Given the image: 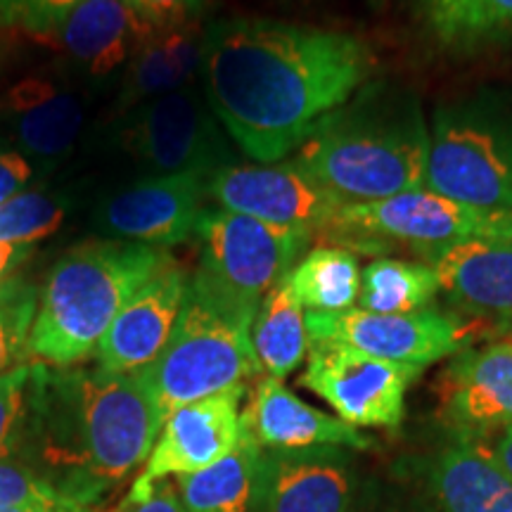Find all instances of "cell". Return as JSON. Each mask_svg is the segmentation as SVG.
Masks as SVG:
<instances>
[{
	"mask_svg": "<svg viewBox=\"0 0 512 512\" xmlns=\"http://www.w3.org/2000/svg\"><path fill=\"white\" fill-rule=\"evenodd\" d=\"M354 470L335 446L261 448L256 512H351Z\"/></svg>",
	"mask_w": 512,
	"mask_h": 512,
	"instance_id": "15",
	"label": "cell"
},
{
	"mask_svg": "<svg viewBox=\"0 0 512 512\" xmlns=\"http://www.w3.org/2000/svg\"><path fill=\"white\" fill-rule=\"evenodd\" d=\"M119 512H185V508L169 479H162L152 484L145 494H128Z\"/></svg>",
	"mask_w": 512,
	"mask_h": 512,
	"instance_id": "36",
	"label": "cell"
},
{
	"mask_svg": "<svg viewBox=\"0 0 512 512\" xmlns=\"http://www.w3.org/2000/svg\"><path fill=\"white\" fill-rule=\"evenodd\" d=\"M456 309L512 330V238H482L437 249L425 259Z\"/></svg>",
	"mask_w": 512,
	"mask_h": 512,
	"instance_id": "19",
	"label": "cell"
},
{
	"mask_svg": "<svg viewBox=\"0 0 512 512\" xmlns=\"http://www.w3.org/2000/svg\"><path fill=\"white\" fill-rule=\"evenodd\" d=\"M209 197L235 214L309 230L313 240L347 207L292 159L226 166L209 178Z\"/></svg>",
	"mask_w": 512,
	"mask_h": 512,
	"instance_id": "11",
	"label": "cell"
},
{
	"mask_svg": "<svg viewBox=\"0 0 512 512\" xmlns=\"http://www.w3.org/2000/svg\"><path fill=\"white\" fill-rule=\"evenodd\" d=\"M195 238L200 264L190 285L247 328L266 294L287 278L313 242L309 230L273 226L221 207L202 211Z\"/></svg>",
	"mask_w": 512,
	"mask_h": 512,
	"instance_id": "6",
	"label": "cell"
},
{
	"mask_svg": "<svg viewBox=\"0 0 512 512\" xmlns=\"http://www.w3.org/2000/svg\"><path fill=\"white\" fill-rule=\"evenodd\" d=\"M441 411L460 432L512 425V339L463 349L441 382Z\"/></svg>",
	"mask_w": 512,
	"mask_h": 512,
	"instance_id": "18",
	"label": "cell"
},
{
	"mask_svg": "<svg viewBox=\"0 0 512 512\" xmlns=\"http://www.w3.org/2000/svg\"><path fill=\"white\" fill-rule=\"evenodd\" d=\"M309 339H330L363 354L394 363L427 368L446 356H456L467 344V328L437 306L415 313H373L354 309L306 313Z\"/></svg>",
	"mask_w": 512,
	"mask_h": 512,
	"instance_id": "12",
	"label": "cell"
},
{
	"mask_svg": "<svg viewBox=\"0 0 512 512\" xmlns=\"http://www.w3.org/2000/svg\"><path fill=\"white\" fill-rule=\"evenodd\" d=\"M128 145L152 176H214L238 164L226 128L195 86H183L138 105Z\"/></svg>",
	"mask_w": 512,
	"mask_h": 512,
	"instance_id": "10",
	"label": "cell"
},
{
	"mask_svg": "<svg viewBox=\"0 0 512 512\" xmlns=\"http://www.w3.org/2000/svg\"><path fill=\"white\" fill-rule=\"evenodd\" d=\"M261 446L242 427L240 444L219 463L176 477L185 512H249L254 505Z\"/></svg>",
	"mask_w": 512,
	"mask_h": 512,
	"instance_id": "25",
	"label": "cell"
},
{
	"mask_svg": "<svg viewBox=\"0 0 512 512\" xmlns=\"http://www.w3.org/2000/svg\"><path fill=\"white\" fill-rule=\"evenodd\" d=\"M0 119L19 155L29 162L55 164L74 152L86 126V110L72 88L43 76H29L5 95Z\"/></svg>",
	"mask_w": 512,
	"mask_h": 512,
	"instance_id": "17",
	"label": "cell"
},
{
	"mask_svg": "<svg viewBox=\"0 0 512 512\" xmlns=\"http://www.w3.org/2000/svg\"><path fill=\"white\" fill-rule=\"evenodd\" d=\"M486 448H489L491 458L496 460L498 467L512 479V425L501 427L496 434V439L484 441Z\"/></svg>",
	"mask_w": 512,
	"mask_h": 512,
	"instance_id": "38",
	"label": "cell"
},
{
	"mask_svg": "<svg viewBox=\"0 0 512 512\" xmlns=\"http://www.w3.org/2000/svg\"><path fill=\"white\" fill-rule=\"evenodd\" d=\"M34 254V245H10V242H0V285L5 280L15 278L17 268L29 261Z\"/></svg>",
	"mask_w": 512,
	"mask_h": 512,
	"instance_id": "37",
	"label": "cell"
},
{
	"mask_svg": "<svg viewBox=\"0 0 512 512\" xmlns=\"http://www.w3.org/2000/svg\"><path fill=\"white\" fill-rule=\"evenodd\" d=\"M190 275L174 256L157 268L124 304L98 344L107 373H140L157 361L181 313Z\"/></svg>",
	"mask_w": 512,
	"mask_h": 512,
	"instance_id": "16",
	"label": "cell"
},
{
	"mask_svg": "<svg viewBox=\"0 0 512 512\" xmlns=\"http://www.w3.org/2000/svg\"><path fill=\"white\" fill-rule=\"evenodd\" d=\"M437 294H441L439 278L430 264L380 256L361 271L358 309L387 316L415 313L430 309Z\"/></svg>",
	"mask_w": 512,
	"mask_h": 512,
	"instance_id": "28",
	"label": "cell"
},
{
	"mask_svg": "<svg viewBox=\"0 0 512 512\" xmlns=\"http://www.w3.org/2000/svg\"><path fill=\"white\" fill-rule=\"evenodd\" d=\"M242 427L261 448H356L363 451L373 441L349 422L304 403L285 387L283 380L266 375L256 382L242 411Z\"/></svg>",
	"mask_w": 512,
	"mask_h": 512,
	"instance_id": "20",
	"label": "cell"
},
{
	"mask_svg": "<svg viewBox=\"0 0 512 512\" xmlns=\"http://www.w3.org/2000/svg\"><path fill=\"white\" fill-rule=\"evenodd\" d=\"M247 387L192 401L164 420L150 458L128 494H145L155 482L200 472L226 458L242 439V399Z\"/></svg>",
	"mask_w": 512,
	"mask_h": 512,
	"instance_id": "14",
	"label": "cell"
},
{
	"mask_svg": "<svg viewBox=\"0 0 512 512\" xmlns=\"http://www.w3.org/2000/svg\"><path fill=\"white\" fill-rule=\"evenodd\" d=\"M415 12L441 53L472 57L512 48V0H420Z\"/></svg>",
	"mask_w": 512,
	"mask_h": 512,
	"instance_id": "23",
	"label": "cell"
},
{
	"mask_svg": "<svg viewBox=\"0 0 512 512\" xmlns=\"http://www.w3.org/2000/svg\"><path fill=\"white\" fill-rule=\"evenodd\" d=\"M427 479L439 512H512V479L477 434L460 432L432 460Z\"/></svg>",
	"mask_w": 512,
	"mask_h": 512,
	"instance_id": "22",
	"label": "cell"
},
{
	"mask_svg": "<svg viewBox=\"0 0 512 512\" xmlns=\"http://www.w3.org/2000/svg\"><path fill=\"white\" fill-rule=\"evenodd\" d=\"M252 347L261 370L285 380L309 354L304 306L297 302L287 278L280 280L261 302L252 323Z\"/></svg>",
	"mask_w": 512,
	"mask_h": 512,
	"instance_id": "26",
	"label": "cell"
},
{
	"mask_svg": "<svg viewBox=\"0 0 512 512\" xmlns=\"http://www.w3.org/2000/svg\"><path fill=\"white\" fill-rule=\"evenodd\" d=\"M159 29L192 24L207 8V0H131Z\"/></svg>",
	"mask_w": 512,
	"mask_h": 512,
	"instance_id": "34",
	"label": "cell"
},
{
	"mask_svg": "<svg viewBox=\"0 0 512 512\" xmlns=\"http://www.w3.org/2000/svg\"><path fill=\"white\" fill-rule=\"evenodd\" d=\"M38 363H19L0 375V460H8L22 448L31 411Z\"/></svg>",
	"mask_w": 512,
	"mask_h": 512,
	"instance_id": "31",
	"label": "cell"
},
{
	"mask_svg": "<svg viewBox=\"0 0 512 512\" xmlns=\"http://www.w3.org/2000/svg\"><path fill=\"white\" fill-rule=\"evenodd\" d=\"M202 38L204 31L197 29L195 22L157 29V34L126 64L121 107L143 105L159 95L190 86L202 67Z\"/></svg>",
	"mask_w": 512,
	"mask_h": 512,
	"instance_id": "24",
	"label": "cell"
},
{
	"mask_svg": "<svg viewBox=\"0 0 512 512\" xmlns=\"http://www.w3.org/2000/svg\"><path fill=\"white\" fill-rule=\"evenodd\" d=\"M24 505L91 510L69 501L46 477L34 475L29 467L10 463V460H0V508H24Z\"/></svg>",
	"mask_w": 512,
	"mask_h": 512,
	"instance_id": "32",
	"label": "cell"
},
{
	"mask_svg": "<svg viewBox=\"0 0 512 512\" xmlns=\"http://www.w3.org/2000/svg\"><path fill=\"white\" fill-rule=\"evenodd\" d=\"M510 332V337H505V339H512V330H508Z\"/></svg>",
	"mask_w": 512,
	"mask_h": 512,
	"instance_id": "40",
	"label": "cell"
},
{
	"mask_svg": "<svg viewBox=\"0 0 512 512\" xmlns=\"http://www.w3.org/2000/svg\"><path fill=\"white\" fill-rule=\"evenodd\" d=\"M31 164L34 162L19 155L17 150L0 147V204L29 188L31 178H34V166Z\"/></svg>",
	"mask_w": 512,
	"mask_h": 512,
	"instance_id": "35",
	"label": "cell"
},
{
	"mask_svg": "<svg viewBox=\"0 0 512 512\" xmlns=\"http://www.w3.org/2000/svg\"><path fill=\"white\" fill-rule=\"evenodd\" d=\"M41 292L22 278L0 285V375L27 358V342L34 325Z\"/></svg>",
	"mask_w": 512,
	"mask_h": 512,
	"instance_id": "30",
	"label": "cell"
},
{
	"mask_svg": "<svg viewBox=\"0 0 512 512\" xmlns=\"http://www.w3.org/2000/svg\"><path fill=\"white\" fill-rule=\"evenodd\" d=\"M299 384L320 396L339 420L358 427H399L406 394L425 368L363 354L330 339H309Z\"/></svg>",
	"mask_w": 512,
	"mask_h": 512,
	"instance_id": "9",
	"label": "cell"
},
{
	"mask_svg": "<svg viewBox=\"0 0 512 512\" xmlns=\"http://www.w3.org/2000/svg\"><path fill=\"white\" fill-rule=\"evenodd\" d=\"M162 425L140 373L36 366L24 441L34 439L41 458L62 472L57 489L83 508L147 463Z\"/></svg>",
	"mask_w": 512,
	"mask_h": 512,
	"instance_id": "2",
	"label": "cell"
},
{
	"mask_svg": "<svg viewBox=\"0 0 512 512\" xmlns=\"http://www.w3.org/2000/svg\"><path fill=\"white\" fill-rule=\"evenodd\" d=\"M292 162L344 204H370L425 188L430 121L418 91L370 79L292 152Z\"/></svg>",
	"mask_w": 512,
	"mask_h": 512,
	"instance_id": "3",
	"label": "cell"
},
{
	"mask_svg": "<svg viewBox=\"0 0 512 512\" xmlns=\"http://www.w3.org/2000/svg\"><path fill=\"white\" fill-rule=\"evenodd\" d=\"M157 29L131 0H81L50 38L86 74L110 76L126 67Z\"/></svg>",
	"mask_w": 512,
	"mask_h": 512,
	"instance_id": "21",
	"label": "cell"
},
{
	"mask_svg": "<svg viewBox=\"0 0 512 512\" xmlns=\"http://www.w3.org/2000/svg\"><path fill=\"white\" fill-rule=\"evenodd\" d=\"M204 174L147 176L112 195L95 211V226L114 240L169 249L195 235L204 200L209 197Z\"/></svg>",
	"mask_w": 512,
	"mask_h": 512,
	"instance_id": "13",
	"label": "cell"
},
{
	"mask_svg": "<svg viewBox=\"0 0 512 512\" xmlns=\"http://www.w3.org/2000/svg\"><path fill=\"white\" fill-rule=\"evenodd\" d=\"M0 512H93L79 508H38V505H24V508H0Z\"/></svg>",
	"mask_w": 512,
	"mask_h": 512,
	"instance_id": "39",
	"label": "cell"
},
{
	"mask_svg": "<svg viewBox=\"0 0 512 512\" xmlns=\"http://www.w3.org/2000/svg\"><path fill=\"white\" fill-rule=\"evenodd\" d=\"M259 373L264 370L254 354L252 328L209 302L190 280L169 342L152 366L140 370L162 420Z\"/></svg>",
	"mask_w": 512,
	"mask_h": 512,
	"instance_id": "7",
	"label": "cell"
},
{
	"mask_svg": "<svg viewBox=\"0 0 512 512\" xmlns=\"http://www.w3.org/2000/svg\"><path fill=\"white\" fill-rule=\"evenodd\" d=\"M81 0H0V27L53 36Z\"/></svg>",
	"mask_w": 512,
	"mask_h": 512,
	"instance_id": "33",
	"label": "cell"
},
{
	"mask_svg": "<svg viewBox=\"0 0 512 512\" xmlns=\"http://www.w3.org/2000/svg\"><path fill=\"white\" fill-rule=\"evenodd\" d=\"M425 188L512 211V88L484 86L434 107Z\"/></svg>",
	"mask_w": 512,
	"mask_h": 512,
	"instance_id": "5",
	"label": "cell"
},
{
	"mask_svg": "<svg viewBox=\"0 0 512 512\" xmlns=\"http://www.w3.org/2000/svg\"><path fill=\"white\" fill-rule=\"evenodd\" d=\"M482 238H512V211L479 209L427 188L370 204H347L318 240L375 259L411 249L422 261L437 249Z\"/></svg>",
	"mask_w": 512,
	"mask_h": 512,
	"instance_id": "8",
	"label": "cell"
},
{
	"mask_svg": "<svg viewBox=\"0 0 512 512\" xmlns=\"http://www.w3.org/2000/svg\"><path fill=\"white\" fill-rule=\"evenodd\" d=\"M166 256L169 249L124 240L83 242L62 254L38 297L27 358L67 368L98 351L124 304Z\"/></svg>",
	"mask_w": 512,
	"mask_h": 512,
	"instance_id": "4",
	"label": "cell"
},
{
	"mask_svg": "<svg viewBox=\"0 0 512 512\" xmlns=\"http://www.w3.org/2000/svg\"><path fill=\"white\" fill-rule=\"evenodd\" d=\"M69 197L53 190H24L0 204V242L36 245L62 228Z\"/></svg>",
	"mask_w": 512,
	"mask_h": 512,
	"instance_id": "29",
	"label": "cell"
},
{
	"mask_svg": "<svg viewBox=\"0 0 512 512\" xmlns=\"http://www.w3.org/2000/svg\"><path fill=\"white\" fill-rule=\"evenodd\" d=\"M375 74L373 46L349 31L271 17H223L204 29V98L261 164L292 155Z\"/></svg>",
	"mask_w": 512,
	"mask_h": 512,
	"instance_id": "1",
	"label": "cell"
},
{
	"mask_svg": "<svg viewBox=\"0 0 512 512\" xmlns=\"http://www.w3.org/2000/svg\"><path fill=\"white\" fill-rule=\"evenodd\" d=\"M361 271L358 254L344 247L320 245L299 259L287 273V283L304 309L337 313L358 306Z\"/></svg>",
	"mask_w": 512,
	"mask_h": 512,
	"instance_id": "27",
	"label": "cell"
}]
</instances>
